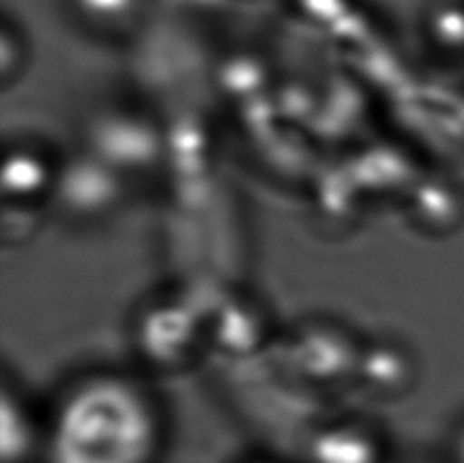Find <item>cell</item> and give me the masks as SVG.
Here are the masks:
<instances>
[{
	"mask_svg": "<svg viewBox=\"0 0 464 463\" xmlns=\"http://www.w3.org/2000/svg\"><path fill=\"white\" fill-rule=\"evenodd\" d=\"M63 7L93 30H122L139 23L145 0H62Z\"/></svg>",
	"mask_w": 464,
	"mask_h": 463,
	"instance_id": "obj_1",
	"label": "cell"
}]
</instances>
